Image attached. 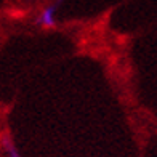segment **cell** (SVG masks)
I'll return each mask as SVG.
<instances>
[{
    "instance_id": "obj_1",
    "label": "cell",
    "mask_w": 157,
    "mask_h": 157,
    "mask_svg": "<svg viewBox=\"0 0 157 157\" xmlns=\"http://www.w3.org/2000/svg\"><path fill=\"white\" fill-rule=\"evenodd\" d=\"M55 13H56V6L53 3L45 6V8L39 13V16L35 18V26L37 27H53L55 23H56Z\"/></svg>"
},
{
    "instance_id": "obj_2",
    "label": "cell",
    "mask_w": 157,
    "mask_h": 157,
    "mask_svg": "<svg viewBox=\"0 0 157 157\" xmlns=\"http://www.w3.org/2000/svg\"><path fill=\"white\" fill-rule=\"evenodd\" d=\"M0 143H2V147H3V151L6 152L8 157H19L18 149H16L15 144H13V141H11V138L8 136V135H3V136L0 138Z\"/></svg>"
},
{
    "instance_id": "obj_3",
    "label": "cell",
    "mask_w": 157,
    "mask_h": 157,
    "mask_svg": "<svg viewBox=\"0 0 157 157\" xmlns=\"http://www.w3.org/2000/svg\"><path fill=\"white\" fill-rule=\"evenodd\" d=\"M63 2H64V0H55V2H53V5L56 6V8H58V6H59V5H61Z\"/></svg>"
}]
</instances>
